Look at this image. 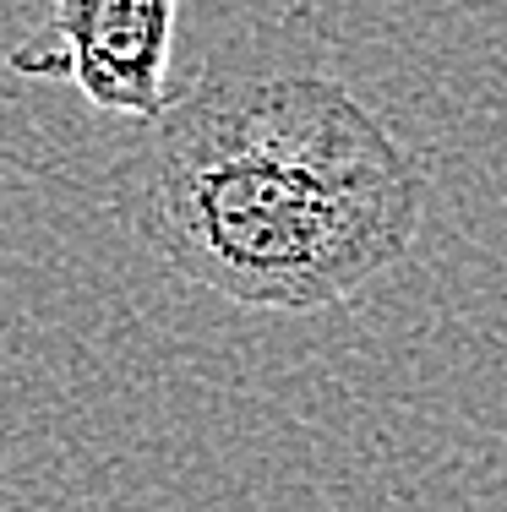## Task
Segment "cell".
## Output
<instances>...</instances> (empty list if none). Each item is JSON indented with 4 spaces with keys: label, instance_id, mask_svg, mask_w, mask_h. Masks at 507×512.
Masks as SVG:
<instances>
[{
    "label": "cell",
    "instance_id": "6da1fadb",
    "mask_svg": "<svg viewBox=\"0 0 507 512\" xmlns=\"http://www.w3.org/2000/svg\"><path fill=\"white\" fill-rule=\"evenodd\" d=\"M110 213L186 284L306 316L409 256L426 169L333 77H197L120 153Z\"/></svg>",
    "mask_w": 507,
    "mask_h": 512
},
{
    "label": "cell",
    "instance_id": "7a4b0ae2",
    "mask_svg": "<svg viewBox=\"0 0 507 512\" xmlns=\"http://www.w3.org/2000/svg\"><path fill=\"white\" fill-rule=\"evenodd\" d=\"M180 0H50V17L6 50V66L33 82H71L93 109L137 126L175 104L169 50Z\"/></svg>",
    "mask_w": 507,
    "mask_h": 512
}]
</instances>
